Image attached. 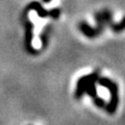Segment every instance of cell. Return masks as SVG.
Masks as SVG:
<instances>
[{
	"instance_id": "obj_1",
	"label": "cell",
	"mask_w": 125,
	"mask_h": 125,
	"mask_svg": "<svg viewBox=\"0 0 125 125\" xmlns=\"http://www.w3.org/2000/svg\"><path fill=\"white\" fill-rule=\"evenodd\" d=\"M98 84H100L101 87L106 88L109 93H111V101L105 105V109L108 114H114L117 109L119 103V95H118V84L115 81L111 80L109 78L106 77H99L97 80Z\"/></svg>"
},
{
	"instance_id": "obj_2",
	"label": "cell",
	"mask_w": 125,
	"mask_h": 125,
	"mask_svg": "<svg viewBox=\"0 0 125 125\" xmlns=\"http://www.w3.org/2000/svg\"><path fill=\"white\" fill-rule=\"evenodd\" d=\"M27 14L28 11L24 10L23 14L21 16V21L23 23V26L25 28V50L30 54H38L39 51L32 47V39H33V24L30 22V20L27 18Z\"/></svg>"
},
{
	"instance_id": "obj_3",
	"label": "cell",
	"mask_w": 125,
	"mask_h": 125,
	"mask_svg": "<svg viewBox=\"0 0 125 125\" xmlns=\"http://www.w3.org/2000/svg\"><path fill=\"white\" fill-rule=\"evenodd\" d=\"M25 10L26 11H29V10H36L38 16L40 18H47L48 17V11H47L44 7L42 6V4L38 1H33V2H30L28 5L25 7Z\"/></svg>"
},
{
	"instance_id": "obj_4",
	"label": "cell",
	"mask_w": 125,
	"mask_h": 125,
	"mask_svg": "<svg viewBox=\"0 0 125 125\" xmlns=\"http://www.w3.org/2000/svg\"><path fill=\"white\" fill-rule=\"evenodd\" d=\"M88 79H89V75L83 76L78 79L77 85H76V91H75V94H74V97H75L76 99H80L81 97L83 96L84 90H85V84L88 83Z\"/></svg>"
},
{
	"instance_id": "obj_5",
	"label": "cell",
	"mask_w": 125,
	"mask_h": 125,
	"mask_svg": "<svg viewBox=\"0 0 125 125\" xmlns=\"http://www.w3.org/2000/svg\"><path fill=\"white\" fill-rule=\"evenodd\" d=\"M79 29H80L81 32H83L84 36L88 37V38H95V37L98 36L96 29L93 28V27H91L89 25V23L85 22V21L79 23Z\"/></svg>"
},
{
	"instance_id": "obj_6",
	"label": "cell",
	"mask_w": 125,
	"mask_h": 125,
	"mask_svg": "<svg viewBox=\"0 0 125 125\" xmlns=\"http://www.w3.org/2000/svg\"><path fill=\"white\" fill-rule=\"evenodd\" d=\"M95 18H96V22H97V27L95 29L97 31V34H100L103 31V29H104L105 22L103 20V17H102V14H101V13H97L95 15Z\"/></svg>"
},
{
	"instance_id": "obj_7",
	"label": "cell",
	"mask_w": 125,
	"mask_h": 125,
	"mask_svg": "<svg viewBox=\"0 0 125 125\" xmlns=\"http://www.w3.org/2000/svg\"><path fill=\"white\" fill-rule=\"evenodd\" d=\"M51 28L50 26H47L46 28L43 30V32L41 33V36H40V39H41V41L43 43V47H46L47 45V42H48V37H49V29Z\"/></svg>"
},
{
	"instance_id": "obj_8",
	"label": "cell",
	"mask_w": 125,
	"mask_h": 125,
	"mask_svg": "<svg viewBox=\"0 0 125 125\" xmlns=\"http://www.w3.org/2000/svg\"><path fill=\"white\" fill-rule=\"evenodd\" d=\"M101 14H102V17H103L104 22L106 23V24L111 25L112 23H113V16H112L111 10H104Z\"/></svg>"
},
{
	"instance_id": "obj_9",
	"label": "cell",
	"mask_w": 125,
	"mask_h": 125,
	"mask_svg": "<svg viewBox=\"0 0 125 125\" xmlns=\"http://www.w3.org/2000/svg\"><path fill=\"white\" fill-rule=\"evenodd\" d=\"M109 26H111V28L114 30L115 32H120V31H122L123 28H124V20L122 19L120 23H114L113 22Z\"/></svg>"
},
{
	"instance_id": "obj_10",
	"label": "cell",
	"mask_w": 125,
	"mask_h": 125,
	"mask_svg": "<svg viewBox=\"0 0 125 125\" xmlns=\"http://www.w3.org/2000/svg\"><path fill=\"white\" fill-rule=\"evenodd\" d=\"M61 16V10L58 7H55V9H52L51 10L48 11V17H51L53 19H58V17Z\"/></svg>"
},
{
	"instance_id": "obj_11",
	"label": "cell",
	"mask_w": 125,
	"mask_h": 125,
	"mask_svg": "<svg viewBox=\"0 0 125 125\" xmlns=\"http://www.w3.org/2000/svg\"><path fill=\"white\" fill-rule=\"evenodd\" d=\"M93 101H94V103H95L96 106L99 107V108H100V107L102 108V107L105 106V101H104L102 98H101V97H99V96H97L96 98H94Z\"/></svg>"
},
{
	"instance_id": "obj_12",
	"label": "cell",
	"mask_w": 125,
	"mask_h": 125,
	"mask_svg": "<svg viewBox=\"0 0 125 125\" xmlns=\"http://www.w3.org/2000/svg\"><path fill=\"white\" fill-rule=\"evenodd\" d=\"M43 1H44L45 3H49L50 1H51V0H43Z\"/></svg>"
}]
</instances>
